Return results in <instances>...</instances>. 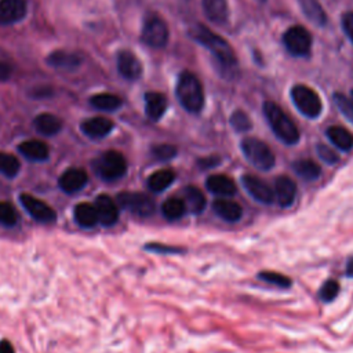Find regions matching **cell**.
Instances as JSON below:
<instances>
[{"label":"cell","instance_id":"f1b7e54d","mask_svg":"<svg viewBox=\"0 0 353 353\" xmlns=\"http://www.w3.org/2000/svg\"><path fill=\"white\" fill-rule=\"evenodd\" d=\"M292 170L295 171V174L305 179V181H316L320 174H321V168L320 165L309 159H299L296 161L292 163Z\"/></svg>","mask_w":353,"mask_h":353},{"label":"cell","instance_id":"8992f818","mask_svg":"<svg viewBox=\"0 0 353 353\" xmlns=\"http://www.w3.org/2000/svg\"><path fill=\"white\" fill-rule=\"evenodd\" d=\"M291 98L296 109L309 119L320 116L323 105L316 91L303 84H296L291 88Z\"/></svg>","mask_w":353,"mask_h":353},{"label":"cell","instance_id":"1f68e13d","mask_svg":"<svg viewBox=\"0 0 353 353\" xmlns=\"http://www.w3.org/2000/svg\"><path fill=\"white\" fill-rule=\"evenodd\" d=\"M90 103L99 110H105V112H113L116 109H119L123 103V101L113 94H97L94 97H91Z\"/></svg>","mask_w":353,"mask_h":353},{"label":"cell","instance_id":"cb8c5ba5","mask_svg":"<svg viewBox=\"0 0 353 353\" xmlns=\"http://www.w3.org/2000/svg\"><path fill=\"white\" fill-rule=\"evenodd\" d=\"M33 125L37 132L41 135H55L61 131L62 128V121L59 117L51 114V113H41L33 120Z\"/></svg>","mask_w":353,"mask_h":353},{"label":"cell","instance_id":"7a4b0ae2","mask_svg":"<svg viewBox=\"0 0 353 353\" xmlns=\"http://www.w3.org/2000/svg\"><path fill=\"white\" fill-rule=\"evenodd\" d=\"M263 113L272 131L281 142L285 145H295L299 141V131L296 125L277 103L266 101L263 103Z\"/></svg>","mask_w":353,"mask_h":353},{"label":"cell","instance_id":"ffe728a7","mask_svg":"<svg viewBox=\"0 0 353 353\" xmlns=\"http://www.w3.org/2000/svg\"><path fill=\"white\" fill-rule=\"evenodd\" d=\"M165 109H167V98L163 94L154 92V91L145 94V112L152 121H157L159 119H161Z\"/></svg>","mask_w":353,"mask_h":353},{"label":"cell","instance_id":"60d3db41","mask_svg":"<svg viewBox=\"0 0 353 353\" xmlns=\"http://www.w3.org/2000/svg\"><path fill=\"white\" fill-rule=\"evenodd\" d=\"M342 26L346 33V36L350 39L353 43V11H347L342 17Z\"/></svg>","mask_w":353,"mask_h":353},{"label":"cell","instance_id":"277c9868","mask_svg":"<svg viewBox=\"0 0 353 353\" xmlns=\"http://www.w3.org/2000/svg\"><path fill=\"white\" fill-rule=\"evenodd\" d=\"M240 148L245 160L255 168L261 171H269L274 167V154L265 142L256 138H244Z\"/></svg>","mask_w":353,"mask_h":353},{"label":"cell","instance_id":"5b68a950","mask_svg":"<svg viewBox=\"0 0 353 353\" xmlns=\"http://www.w3.org/2000/svg\"><path fill=\"white\" fill-rule=\"evenodd\" d=\"M94 170L101 179L113 182L125 174L127 161L120 152L108 150L94 161Z\"/></svg>","mask_w":353,"mask_h":353},{"label":"cell","instance_id":"8d00e7d4","mask_svg":"<svg viewBox=\"0 0 353 353\" xmlns=\"http://www.w3.org/2000/svg\"><path fill=\"white\" fill-rule=\"evenodd\" d=\"M334 102L341 110V113L350 121L353 123V99H349L346 95L341 92L334 94Z\"/></svg>","mask_w":353,"mask_h":353},{"label":"cell","instance_id":"f35d334b","mask_svg":"<svg viewBox=\"0 0 353 353\" xmlns=\"http://www.w3.org/2000/svg\"><path fill=\"white\" fill-rule=\"evenodd\" d=\"M230 124L232 127L239 131V132H245L251 128V120L250 117L243 112V110H236L232 116H230Z\"/></svg>","mask_w":353,"mask_h":353},{"label":"cell","instance_id":"bcb514c9","mask_svg":"<svg viewBox=\"0 0 353 353\" xmlns=\"http://www.w3.org/2000/svg\"><path fill=\"white\" fill-rule=\"evenodd\" d=\"M346 276L353 277V256L346 263Z\"/></svg>","mask_w":353,"mask_h":353},{"label":"cell","instance_id":"ba28073f","mask_svg":"<svg viewBox=\"0 0 353 353\" xmlns=\"http://www.w3.org/2000/svg\"><path fill=\"white\" fill-rule=\"evenodd\" d=\"M141 39L149 47H164L168 41V28L165 22L157 15H149L145 19Z\"/></svg>","mask_w":353,"mask_h":353},{"label":"cell","instance_id":"836d02e7","mask_svg":"<svg viewBox=\"0 0 353 353\" xmlns=\"http://www.w3.org/2000/svg\"><path fill=\"white\" fill-rule=\"evenodd\" d=\"M258 279H261L262 281H266L269 284L281 287V288H288L291 285V280L287 276H284L281 273H277V272H272V270L261 272L258 274Z\"/></svg>","mask_w":353,"mask_h":353},{"label":"cell","instance_id":"4fadbf2b","mask_svg":"<svg viewBox=\"0 0 353 353\" xmlns=\"http://www.w3.org/2000/svg\"><path fill=\"white\" fill-rule=\"evenodd\" d=\"M274 199L277 200L279 205L290 207L294 204L296 199V183L287 175H280L274 181Z\"/></svg>","mask_w":353,"mask_h":353},{"label":"cell","instance_id":"9c48e42d","mask_svg":"<svg viewBox=\"0 0 353 353\" xmlns=\"http://www.w3.org/2000/svg\"><path fill=\"white\" fill-rule=\"evenodd\" d=\"M283 43L294 57H306L312 48V36L303 26H292L285 30Z\"/></svg>","mask_w":353,"mask_h":353},{"label":"cell","instance_id":"ac0fdd59","mask_svg":"<svg viewBox=\"0 0 353 353\" xmlns=\"http://www.w3.org/2000/svg\"><path fill=\"white\" fill-rule=\"evenodd\" d=\"M113 130V121L106 117H92L81 123V131L90 138H103Z\"/></svg>","mask_w":353,"mask_h":353},{"label":"cell","instance_id":"7dc6e473","mask_svg":"<svg viewBox=\"0 0 353 353\" xmlns=\"http://www.w3.org/2000/svg\"><path fill=\"white\" fill-rule=\"evenodd\" d=\"M258 1H265V0H258Z\"/></svg>","mask_w":353,"mask_h":353},{"label":"cell","instance_id":"3957f363","mask_svg":"<svg viewBox=\"0 0 353 353\" xmlns=\"http://www.w3.org/2000/svg\"><path fill=\"white\" fill-rule=\"evenodd\" d=\"M176 98L181 106L189 113H199L204 105V94L200 80L190 72L179 74L176 83Z\"/></svg>","mask_w":353,"mask_h":353},{"label":"cell","instance_id":"7bdbcfd3","mask_svg":"<svg viewBox=\"0 0 353 353\" xmlns=\"http://www.w3.org/2000/svg\"><path fill=\"white\" fill-rule=\"evenodd\" d=\"M219 163V159L218 157H205V159H200L199 160V165L201 168H211V167H215L216 164Z\"/></svg>","mask_w":353,"mask_h":353},{"label":"cell","instance_id":"ee69618b","mask_svg":"<svg viewBox=\"0 0 353 353\" xmlns=\"http://www.w3.org/2000/svg\"><path fill=\"white\" fill-rule=\"evenodd\" d=\"M11 76V66L6 62L0 61V81L8 80Z\"/></svg>","mask_w":353,"mask_h":353},{"label":"cell","instance_id":"d590c367","mask_svg":"<svg viewBox=\"0 0 353 353\" xmlns=\"http://www.w3.org/2000/svg\"><path fill=\"white\" fill-rule=\"evenodd\" d=\"M18 221L17 210L8 201H0V223L6 226H14Z\"/></svg>","mask_w":353,"mask_h":353},{"label":"cell","instance_id":"f546056e","mask_svg":"<svg viewBox=\"0 0 353 353\" xmlns=\"http://www.w3.org/2000/svg\"><path fill=\"white\" fill-rule=\"evenodd\" d=\"M303 14L316 25L324 26L327 23V15L317 0H298Z\"/></svg>","mask_w":353,"mask_h":353},{"label":"cell","instance_id":"6da1fadb","mask_svg":"<svg viewBox=\"0 0 353 353\" xmlns=\"http://www.w3.org/2000/svg\"><path fill=\"white\" fill-rule=\"evenodd\" d=\"M189 34L192 39H194L197 43L204 46L211 51V54L218 59V62L225 68V69H232L236 66L237 61L234 57V52L229 43L223 40L221 36L212 33L207 26L197 23L193 25L189 30Z\"/></svg>","mask_w":353,"mask_h":353},{"label":"cell","instance_id":"44dd1931","mask_svg":"<svg viewBox=\"0 0 353 353\" xmlns=\"http://www.w3.org/2000/svg\"><path fill=\"white\" fill-rule=\"evenodd\" d=\"M203 8L207 18L218 25H223L229 18L226 0H203Z\"/></svg>","mask_w":353,"mask_h":353},{"label":"cell","instance_id":"8fae6325","mask_svg":"<svg viewBox=\"0 0 353 353\" xmlns=\"http://www.w3.org/2000/svg\"><path fill=\"white\" fill-rule=\"evenodd\" d=\"M241 183L245 192L256 201L262 204H272L274 201L273 189L255 175H243Z\"/></svg>","mask_w":353,"mask_h":353},{"label":"cell","instance_id":"4316f807","mask_svg":"<svg viewBox=\"0 0 353 353\" xmlns=\"http://www.w3.org/2000/svg\"><path fill=\"white\" fill-rule=\"evenodd\" d=\"M183 196H185V204L186 208L194 214L199 215L200 212H203V210L205 208V196L204 193L196 188V186H186L183 189Z\"/></svg>","mask_w":353,"mask_h":353},{"label":"cell","instance_id":"d4e9b609","mask_svg":"<svg viewBox=\"0 0 353 353\" xmlns=\"http://www.w3.org/2000/svg\"><path fill=\"white\" fill-rule=\"evenodd\" d=\"M328 139L341 150L347 152L353 148V134L341 125H331L325 131Z\"/></svg>","mask_w":353,"mask_h":353},{"label":"cell","instance_id":"ab89813d","mask_svg":"<svg viewBox=\"0 0 353 353\" xmlns=\"http://www.w3.org/2000/svg\"><path fill=\"white\" fill-rule=\"evenodd\" d=\"M316 149H317V154H319V157H320L324 163H327V164H335V163H338L339 156H338V154H336V152H334L331 148H328V146H325V145L319 143Z\"/></svg>","mask_w":353,"mask_h":353},{"label":"cell","instance_id":"e0dca14e","mask_svg":"<svg viewBox=\"0 0 353 353\" xmlns=\"http://www.w3.org/2000/svg\"><path fill=\"white\" fill-rule=\"evenodd\" d=\"M205 186L211 193L222 197H230L236 193V185L233 179L223 174L210 175L205 181Z\"/></svg>","mask_w":353,"mask_h":353},{"label":"cell","instance_id":"4dcf8cb0","mask_svg":"<svg viewBox=\"0 0 353 353\" xmlns=\"http://www.w3.org/2000/svg\"><path fill=\"white\" fill-rule=\"evenodd\" d=\"M186 204L179 197H170L161 204V212L165 219L168 221H176L182 218L186 212Z\"/></svg>","mask_w":353,"mask_h":353},{"label":"cell","instance_id":"30bf717a","mask_svg":"<svg viewBox=\"0 0 353 353\" xmlns=\"http://www.w3.org/2000/svg\"><path fill=\"white\" fill-rule=\"evenodd\" d=\"M19 200L23 205V208L30 214V216L39 222L43 223H51L57 219V214L55 211L44 201L36 199L32 194L28 193H22L19 196Z\"/></svg>","mask_w":353,"mask_h":353},{"label":"cell","instance_id":"83f0119b","mask_svg":"<svg viewBox=\"0 0 353 353\" xmlns=\"http://www.w3.org/2000/svg\"><path fill=\"white\" fill-rule=\"evenodd\" d=\"M174 181H175V172L172 170H168V168L157 170L148 178V188L156 193L163 192L168 186H171Z\"/></svg>","mask_w":353,"mask_h":353},{"label":"cell","instance_id":"b9f144b4","mask_svg":"<svg viewBox=\"0 0 353 353\" xmlns=\"http://www.w3.org/2000/svg\"><path fill=\"white\" fill-rule=\"evenodd\" d=\"M146 250L149 251H154V252H167V254H175V252H181L179 248L176 247H170V245H164V244H159V243H150L145 245Z\"/></svg>","mask_w":353,"mask_h":353},{"label":"cell","instance_id":"52a82bcc","mask_svg":"<svg viewBox=\"0 0 353 353\" xmlns=\"http://www.w3.org/2000/svg\"><path fill=\"white\" fill-rule=\"evenodd\" d=\"M117 204L138 216H150L154 210V200L141 192H121L117 196Z\"/></svg>","mask_w":353,"mask_h":353},{"label":"cell","instance_id":"484cf974","mask_svg":"<svg viewBox=\"0 0 353 353\" xmlns=\"http://www.w3.org/2000/svg\"><path fill=\"white\" fill-rule=\"evenodd\" d=\"M74 221L85 229L94 228L98 223V216H97V211L94 204L91 203H79L74 207Z\"/></svg>","mask_w":353,"mask_h":353},{"label":"cell","instance_id":"603a6c76","mask_svg":"<svg viewBox=\"0 0 353 353\" xmlns=\"http://www.w3.org/2000/svg\"><path fill=\"white\" fill-rule=\"evenodd\" d=\"M18 150L29 160L32 161H44L48 159V154H50V150H48V146L41 142V141H36V139H32V141H25L22 143H19L18 146Z\"/></svg>","mask_w":353,"mask_h":353},{"label":"cell","instance_id":"d6a6232c","mask_svg":"<svg viewBox=\"0 0 353 353\" xmlns=\"http://www.w3.org/2000/svg\"><path fill=\"white\" fill-rule=\"evenodd\" d=\"M19 167H21V164L15 156H12L10 153L0 152V174L8 176V178H12L18 174Z\"/></svg>","mask_w":353,"mask_h":353},{"label":"cell","instance_id":"9a60e30c","mask_svg":"<svg viewBox=\"0 0 353 353\" xmlns=\"http://www.w3.org/2000/svg\"><path fill=\"white\" fill-rule=\"evenodd\" d=\"M88 181L87 172L83 168H77V167H72L68 168L66 171H63V174L59 176V188L65 192V193H76L80 189H83L85 186Z\"/></svg>","mask_w":353,"mask_h":353},{"label":"cell","instance_id":"2e32d148","mask_svg":"<svg viewBox=\"0 0 353 353\" xmlns=\"http://www.w3.org/2000/svg\"><path fill=\"white\" fill-rule=\"evenodd\" d=\"M119 73L127 80H137L142 74L141 61L131 51H121L117 57Z\"/></svg>","mask_w":353,"mask_h":353},{"label":"cell","instance_id":"d6986e66","mask_svg":"<svg viewBox=\"0 0 353 353\" xmlns=\"http://www.w3.org/2000/svg\"><path fill=\"white\" fill-rule=\"evenodd\" d=\"M215 214L226 222H237L243 215V208L239 203L228 199H218L212 203Z\"/></svg>","mask_w":353,"mask_h":353},{"label":"cell","instance_id":"7402d4cb","mask_svg":"<svg viewBox=\"0 0 353 353\" xmlns=\"http://www.w3.org/2000/svg\"><path fill=\"white\" fill-rule=\"evenodd\" d=\"M80 62H81V58L77 54L68 52V51H54L47 58V63L50 66L57 69H66V70L77 69Z\"/></svg>","mask_w":353,"mask_h":353},{"label":"cell","instance_id":"c3c4849f","mask_svg":"<svg viewBox=\"0 0 353 353\" xmlns=\"http://www.w3.org/2000/svg\"><path fill=\"white\" fill-rule=\"evenodd\" d=\"M352 97H353V91H352Z\"/></svg>","mask_w":353,"mask_h":353},{"label":"cell","instance_id":"e575fe53","mask_svg":"<svg viewBox=\"0 0 353 353\" xmlns=\"http://www.w3.org/2000/svg\"><path fill=\"white\" fill-rule=\"evenodd\" d=\"M339 288H341L339 283L336 280L330 279V280L324 281L323 285L320 287L319 296H320V299L323 302H331V301H334L336 298V295L339 292Z\"/></svg>","mask_w":353,"mask_h":353},{"label":"cell","instance_id":"5bb4252c","mask_svg":"<svg viewBox=\"0 0 353 353\" xmlns=\"http://www.w3.org/2000/svg\"><path fill=\"white\" fill-rule=\"evenodd\" d=\"M26 10V0H0V25H11L21 21Z\"/></svg>","mask_w":353,"mask_h":353},{"label":"cell","instance_id":"7c38bea8","mask_svg":"<svg viewBox=\"0 0 353 353\" xmlns=\"http://www.w3.org/2000/svg\"><path fill=\"white\" fill-rule=\"evenodd\" d=\"M94 207L97 211L98 222L102 226H112L117 222L119 207L112 197H109L106 194H99L94 201Z\"/></svg>","mask_w":353,"mask_h":353},{"label":"cell","instance_id":"74e56055","mask_svg":"<svg viewBox=\"0 0 353 353\" xmlns=\"http://www.w3.org/2000/svg\"><path fill=\"white\" fill-rule=\"evenodd\" d=\"M152 154L160 161H168L176 156V148L170 143H160L152 148Z\"/></svg>","mask_w":353,"mask_h":353},{"label":"cell","instance_id":"f6af8a7d","mask_svg":"<svg viewBox=\"0 0 353 353\" xmlns=\"http://www.w3.org/2000/svg\"><path fill=\"white\" fill-rule=\"evenodd\" d=\"M0 353H15V350L7 339H3L0 341Z\"/></svg>","mask_w":353,"mask_h":353}]
</instances>
